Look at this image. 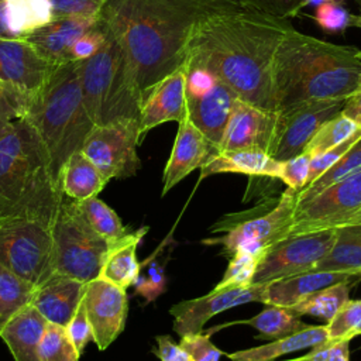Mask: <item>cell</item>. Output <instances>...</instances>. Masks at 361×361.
<instances>
[{
	"mask_svg": "<svg viewBox=\"0 0 361 361\" xmlns=\"http://www.w3.org/2000/svg\"><path fill=\"white\" fill-rule=\"evenodd\" d=\"M244 7L238 0H104L99 18L123 47L142 103L159 80L183 65L190 41L207 20Z\"/></svg>",
	"mask_w": 361,
	"mask_h": 361,
	"instance_id": "6da1fadb",
	"label": "cell"
},
{
	"mask_svg": "<svg viewBox=\"0 0 361 361\" xmlns=\"http://www.w3.org/2000/svg\"><path fill=\"white\" fill-rule=\"evenodd\" d=\"M292 27L289 18L250 7L214 16L195 34L183 66L207 72L238 99L276 111L272 68Z\"/></svg>",
	"mask_w": 361,
	"mask_h": 361,
	"instance_id": "7a4b0ae2",
	"label": "cell"
},
{
	"mask_svg": "<svg viewBox=\"0 0 361 361\" xmlns=\"http://www.w3.org/2000/svg\"><path fill=\"white\" fill-rule=\"evenodd\" d=\"M357 52L292 27L276 49L272 68L276 111L306 102L345 100L361 82Z\"/></svg>",
	"mask_w": 361,
	"mask_h": 361,
	"instance_id": "3957f363",
	"label": "cell"
},
{
	"mask_svg": "<svg viewBox=\"0 0 361 361\" xmlns=\"http://www.w3.org/2000/svg\"><path fill=\"white\" fill-rule=\"evenodd\" d=\"M23 120L37 135L45 154L49 176L61 188V175L68 158L82 149L94 127L82 96L76 62L58 65L45 85L31 99Z\"/></svg>",
	"mask_w": 361,
	"mask_h": 361,
	"instance_id": "277c9868",
	"label": "cell"
},
{
	"mask_svg": "<svg viewBox=\"0 0 361 361\" xmlns=\"http://www.w3.org/2000/svg\"><path fill=\"white\" fill-rule=\"evenodd\" d=\"M63 193L48 172L31 127L18 118L0 130V220L28 214L56 216Z\"/></svg>",
	"mask_w": 361,
	"mask_h": 361,
	"instance_id": "5b68a950",
	"label": "cell"
},
{
	"mask_svg": "<svg viewBox=\"0 0 361 361\" xmlns=\"http://www.w3.org/2000/svg\"><path fill=\"white\" fill-rule=\"evenodd\" d=\"M76 66L83 103L94 126L138 120L141 96L127 55L109 28L103 47L93 56L76 62Z\"/></svg>",
	"mask_w": 361,
	"mask_h": 361,
	"instance_id": "8992f818",
	"label": "cell"
},
{
	"mask_svg": "<svg viewBox=\"0 0 361 361\" xmlns=\"http://www.w3.org/2000/svg\"><path fill=\"white\" fill-rule=\"evenodd\" d=\"M55 217L28 214L0 220V264L37 288L55 275Z\"/></svg>",
	"mask_w": 361,
	"mask_h": 361,
	"instance_id": "52a82bcc",
	"label": "cell"
},
{
	"mask_svg": "<svg viewBox=\"0 0 361 361\" xmlns=\"http://www.w3.org/2000/svg\"><path fill=\"white\" fill-rule=\"evenodd\" d=\"M52 237L55 274L83 283L99 278L110 244L89 226L76 202L65 195L52 226Z\"/></svg>",
	"mask_w": 361,
	"mask_h": 361,
	"instance_id": "ba28073f",
	"label": "cell"
},
{
	"mask_svg": "<svg viewBox=\"0 0 361 361\" xmlns=\"http://www.w3.org/2000/svg\"><path fill=\"white\" fill-rule=\"evenodd\" d=\"M298 204V190L286 188V190L274 200L267 210L257 207L247 217L235 219L233 214L216 223L213 231H226L224 235L203 240L204 244L221 245V255L231 257L235 252H250L262 255L272 244L288 237L292 216Z\"/></svg>",
	"mask_w": 361,
	"mask_h": 361,
	"instance_id": "9c48e42d",
	"label": "cell"
},
{
	"mask_svg": "<svg viewBox=\"0 0 361 361\" xmlns=\"http://www.w3.org/2000/svg\"><path fill=\"white\" fill-rule=\"evenodd\" d=\"M361 223V171L298 203L288 237Z\"/></svg>",
	"mask_w": 361,
	"mask_h": 361,
	"instance_id": "30bf717a",
	"label": "cell"
},
{
	"mask_svg": "<svg viewBox=\"0 0 361 361\" xmlns=\"http://www.w3.org/2000/svg\"><path fill=\"white\" fill-rule=\"evenodd\" d=\"M140 142L138 120L124 118L94 126L80 151L109 182L110 179H123L137 173L141 168L137 154Z\"/></svg>",
	"mask_w": 361,
	"mask_h": 361,
	"instance_id": "8fae6325",
	"label": "cell"
},
{
	"mask_svg": "<svg viewBox=\"0 0 361 361\" xmlns=\"http://www.w3.org/2000/svg\"><path fill=\"white\" fill-rule=\"evenodd\" d=\"M185 72L186 116L216 151L238 97L227 85L207 72L188 68H185Z\"/></svg>",
	"mask_w": 361,
	"mask_h": 361,
	"instance_id": "7c38bea8",
	"label": "cell"
},
{
	"mask_svg": "<svg viewBox=\"0 0 361 361\" xmlns=\"http://www.w3.org/2000/svg\"><path fill=\"white\" fill-rule=\"evenodd\" d=\"M336 231L323 230L286 237L262 254L252 283H267L312 271L334 244Z\"/></svg>",
	"mask_w": 361,
	"mask_h": 361,
	"instance_id": "4fadbf2b",
	"label": "cell"
},
{
	"mask_svg": "<svg viewBox=\"0 0 361 361\" xmlns=\"http://www.w3.org/2000/svg\"><path fill=\"white\" fill-rule=\"evenodd\" d=\"M343 99L306 102L276 111V138L272 158L286 161L303 152L320 126L341 111Z\"/></svg>",
	"mask_w": 361,
	"mask_h": 361,
	"instance_id": "5bb4252c",
	"label": "cell"
},
{
	"mask_svg": "<svg viewBox=\"0 0 361 361\" xmlns=\"http://www.w3.org/2000/svg\"><path fill=\"white\" fill-rule=\"evenodd\" d=\"M267 283H251L243 288L214 289L204 296L182 300L171 307L173 316V330L180 337L192 333H202L203 326L213 316L231 307L250 303L265 302Z\"/></svg>",
	"mask_w": 361,
	"mask_h": 361,
	"instance_id": "9a60e30c",
	"label": "cell"
},
{
	"mask_svg": "<svg viewBox=\"0 0 361 361\" xmlns=\"http://www.w3.org/2000/svg\"><path fill=\"white\" fill-rule=\"evenodd\" d=\"M83 305L92 326L93 341L103 351L124 330L128 313L126 289L96 278L86 283Z\"/></svg>",
	"mask_w": 361,
	"mask_h": 361,
	"instance_id": "2e32d148",
	"label": "cell"
},
{
	"mask_svg": "<svg viewBox=\"0 0 361 361\" xmlns=\"http://www.w3.org/2000/svg\"><path fill=\"white\" fill-rule=\"evenodd\" d=\"M276 111H268L237 99L223 138L214 152L259 149L272 157L276 138Z\"/></svg>",
	"mask_w": 361,
	"mask_h": 361,
	"instance_id": "e0dca14e",
	"label": "cell"
},
{
	"mask_svg": "<svg viewBox=\"0 0 361 361\" xmlns=\"http://www.w3.org/2000/svg\"><path fill=\"white\" fill-rule=\"evenodd\" d=\"M55 68L27 39L0 38V83L34 97Z\"/></svg>",
	"mask_w": 361,
	"mask_h": 361,
	"instance_id": "ac0fdd59",
	"label": "cell"
},
{
	"mask_svg": "<svg viewBox=\"0 0 361 361\" xmlns=\"http://www.w3.org/2000/svg\"><path fill=\"white\" fill-rule=\"evenodd\" d=\"M186 72L183 65L159 80L145 96L140 109V135L168 121L179 123L186 113Z\"/></svg>",
	"mask_w": 361,
	"mask_h": 361,
	"instance_id": "d6986e66",
	"label": "cell"
},
{
	"mask_svg": "<svg viewBox=\"0 0 361 361\" xmlns=\"http://www.w3.org/2000/svg\"><path fill=\"white\" fill-rule=\"evenodd\" d=\"M178 124L173 147L162 175V196L166 195L182 179H185L190 172L200 168L214 152V147L190 121L186 113Z\"/></svg>",
	"mask_w": 361,
	"mask_h": 361,
	"instance_id": "ffe728a7",
	"label": "cell"
},
{
	"mask_svg": "<svg viewBox=\"0 0 361 361\" xmlns=\"http://www.w3.org/2000/svg\"><path fill=\"white\" fill-rule=\"evenodd\" d=\"M97 17L65 16L54 17L27 37L34 49L51 65L66 63V54L72 44L96 23Z\"/></svg>",
	"mask_w": 361,
	"mask_h": 361,
	"instance_id": "44dd1931",
	"label": "cell"
},
{
	"mask_svg": "<svg viewBox=\"0 0 361 361\" xmlns=\"http://www.w3.org/2000/svg\"><path fill=\"white\" fill-rule=\"evenodd\" d=\"M85 288L86 283L75 278L55 274L37 288L31 305L49 323L66 327L83 299Z\"/></svg>",
	"mask_w": 361,
	"mask_h": 361,
	"instance_id": "7402d4cb",
	"label": "cell"
},
{
	"mask_svg": "<svg viewBox=\"0 0 361 361\" xmlns=\"http://www.w3.org/2000/svg\"><path fill=\"white\" fill-rule=\"evenodd\" d=\"M357 275L338 271H307L278 281L268 282L264 305L289 307L309 295L338 282L354 281Z\"/></svg>",
	"mask_w": 361,
	"mask_h": 361,
	"instance_id": "603a6c76",
	"label": "cell"
},
{
	"mask_svg": "<svg viewBox=\"0 0 361 361\" xmlns=\"http://www.w3.org/2000/svg\"><path fill=\"white\" fill-rule=\"evenodd\" d=\"M224 172L276 179L281 172V161L259 149H233L213 152L200 166L202 178Z\"/></svg>",
	"mask_w": 361,
	"mask_h": 361,
	"instance_id": "cb8c5ba5",
	"label": "cell"
},
{
	"mask_svg": "<svg viewBox=\"0 0 361 361\" xmlns=\"http://www.w3.org/2000/svg\"><path fill=\"white\" fill-rule=\"evenodd\" d=\"M48 320L28 305L14 314L0 330V338L7 344L14 361H39L38 345Z\"/></svg>",
	"mask_w": 361,
	"mask_h": 361,
	"instance_id": "d4e9b609",
	"label": "cell"
},
{
	"mask_svg": "<svg viewBox=\"0 0 361 361\" xmlns=\"http://www.w3.org/2000/svg\"><path fill=\"white\" fill-rule=\"evenodd\" d=\"M52 18L48 0H0V38L27 39Z\"/></svg>",
	"mask_w": 361,
	"mask_h": 361,
	"instance_id": "484cf974",
	"label": "cell"
},
{
	"mask_svg": "<svg viewBox=\"0 0 361 361\" xmlns=\"http://www.w3.org/2000/svg\"><path fill=\"white\" fill-rule=\"evenodd\" d=\"M147 233V227L127 233L123 238L109 245L103 258L99 278L114 283L121 289L130 288L140 272L137 247Z\"/></svg>",
	"mask_w": 361,
	"mask_h": 361,
	"instance_id": "4316f807",
	"label": "cell"
},
{
	"mask_svg": "<svg viewBox=\"0 0 361 361\" xmlns=\"http://www.w3.org/2000/svg\"><path fill=\"white\" fill-rule=\"evenodd\" d=\"M327 338V329L324 326H307L293 334L274 340L272 343L234 351L226 354L230 361H274L281 355L290 354L303 348H312L324 343Z\"/></svg>",
	"mask_w": 361,
	"mask_h": 361,
	"instance_id": "83f0119b",
	"label": "cell"
},
{
	"mask_svg": "<svg viewBox=\"0 0 361 361\" xmlns=\"http://www.w3.org/2000/svg\"><path fill=\"white\" fill-rule=\"evenodd\" d=\"M107 180L94 164L82 152H73L63 165L61 175L62 193L72 200H85L97 196Z\"/></svg>",
	"mask_w": 361,
	"mask_h": 361,
	"instance_id": "f1b7e54d",
	"label": "cell"
},
{
	"mask_svg": "<svg viewBox=\"0 0 361 361\" xmlns=\"http://www.w3.org/2000/svg\"><path fill=\"white\" fill-rule=\"evenodd\" d=\"M336 238L330 251L313 269L338 271L361 276V223L334 228Z\"/></svg>",
	"mask_w": 361,
	"mask_h": 361,
	"instance_id": "f546056e",
	"label": "cell"
},
{
	"mask_svg": "<svg viewBox=\"0 0 361 361\" xmlns=\"http://www.w3.org/2000/svg\"><path fill=\"white\" fill-rule=\"evenodd\" d=\"M240 323L248 324L258 330L261 334L257 338H281L303 330L309 324L303 323L300 316L295 314L289 307L265 305V307L254 317Z\"/></svg>",
	"mask_w": 361,
	"mask_h": 361,
	"instance_id": "4dcf8cb0",
	"label": "cell"
},
{
	"mask_svg": "<svg viewBox=\"0 0 361 361\" xmlns=\"http://www.w3.org/2000/svg\"><path fill=\"white\" fill-rule=\"evenodd\" d=\"M37 286L0 264V330L21 309L31 305Z\"/></svg>",
	"mask_w": 361,
	"mask_h": 361,
	"instance_id": "1f68e13d",
	"label": "cell"
},
{
	"mask_svg": "<svg viewBox=\"0 0 361 361\" xmlns=\"http://www.w3.org/2000/svg\"><path fill=\"white\" fill-rule=\"evenodd\" d=\"M351 282L353 281H345L323 288L302 299L300 302L289 306V309L298 316L310 314L322 317L326 322H329L338 312V309L350 299L348 295Z\"/></svg>",
	"mask_w": 361,
	"mask_h": 361,
	"instance_id": "d6a6232c",
	"label": "cell"
},
{
	"mask_svg": "<svg viewBox=\"0 0 361 361\" xmlns=\"http://www.w3.org/2000/svg\"><path fill=\"white\" fill-rule=\"evenodd\" d=\"M75 202L89 226L109 244H113L128 233L118 214L97 196Z\"/></svg>",
	"mask_w": 361,
	"mask_h": 361,
	"instance_id": "836d02e7",
	"label": "cell"
},
{
	"mask_svg": "<svg viewBox=\"0 0 361 361\" xmlns=\"http://www.w3.org/2000/svg\"><path fill=\"white\" fill-rule=\"evenodd\" d=\"M358 171H361V138L337 162H334L326 172H323L316 180H313L309 186L298 192V203L312 199L327 186Z\"/></svg>",
	"mask_w": 361,
	"mask_h": 361,
	"instance_id": "e575fe53",
	"label": "cell"
},
{
	"mask_svg": "<svg viewBox=\"0 0 361 361\" xmlns=\"http://www.w3.org/2000/svg\"><path fill=\"white\" fill-rule=\"evenodd\" d=\"M361 127L354 120H351L350 117H347L340 111L320 126V128L316 131V134L305 147L303 152L310 154V157L319 155L341 144L344 140L351 137Z\"/></svg>",
	"mask_w": 361,
	"mask_h": 361,
	"instance_id": "d590c367",
	"label": "cell"
},
{
	"mask_svg": "<svg viewBox=\"0 0 361 361\" xmlns=\"http://www.w3.org/2000/svg\"><path fill=\"white\" fill-rule=\"evenodd\" d=\"M80 354L72 343L66 327L49 323L38 345L39 361H79Z\"/></svg>",
	"mask_w": 361,
	"mask_h": 361,
	"instance_id": "8d00e7d4",
	"label": "cell"
},
{
	"mask_svg": "<svg viewBox=\"0 0 361 361\" xmlns=\"http://www.w3.org/2000/svg\"><path fill=\"white\" fill-rule=\"evenodd\" d=\"M329 340H351L361 334V299H348L326 324Z\"/></svg>",
	"mask_w": 361,
	"mask_h": 361,
	"instance_id": "74e56055",
	"label": "cell"
},
{
	"mask_svg": "<svg viewBox=\"0 0 361 361\" xmlns=\"http://www.w3.org/2000/svg\"><path fill=\"white\" fill-rule=\"evenodd\" d=\"M261 257L262 255L259 254L250 252H235L234 255H231L228 267L214 289L243 288L251 285Z\"/></svg>",
	"mask_w": 361,
	"mask_h": 361,
	"instance_id": "f35d334b",
	"label": "cell"
},
{
	"mask_svg": "<svg viewBox=\"0 0 361 361\" xmlns=\"http://www.w3.org/2000/svg\"><path fill=\"white\" fill-rule=\"evenodd\" d=\"M106 38L107 27L97 16L96 23L87 28L69 48L66 54V62H80L93 56L103 47Z\"/></svg>",
	"mask_w": 361,
	"mask_h": 361,
	"instance_id": "ab89813d",
	"label": "cell"
},
{
	"mask_svg": "<svg viewBox=\"0 0 361 361\" xmlns=\"http://www.w3.org/2000/svg\"><path fill=\"white\" fill-rule=\"evenodd\" d=\"M133 285L135 288V293L142 295L147 302L154 300L165 289L164 265L152 257L144 264H140V272Z\"/></svg>",
	"mask_w": 361,
	"mask_h": 361,
	"instance_id": "60d3db41",
	"label": "cell"
},
{
	"mask_svg": "<svg viewBox=\"0 0 361 361\" xmlns=\"http://www.w3.org/2000/svg\"><path fill=\"white\" fill-rule=\"evenodd\" d=\"M32 97L16 87L0 83V130L10 123L23 118Z\"/></svg>",
	"mask_w": 361,
	"mask_h": 361,
	"instance_id": "b9f144b4",
	"label": "cell"
},
{
	"mask_svg": "<svg viewBox=\"0 0 361 361\" xmlns=\"http://www.w3.org/2000/svg\"><path fill=\"white\" fill-rule=\"evenodd\" d=\"M314 20L324 31L337 34L353 27L354 16L336 1H324L317 7Z\"/></svg>",
	"mask_w": 361,
	"mask_h": 361,
	"instance_id": "7bdbcfd3",
	"label": "cell"
},
{
	"mask_svg": "<svg viewBox=\"0 0 361 361\" xmlns=\"http://www.w3.org/2000/svg\"><path fill=\"white\" fill-rule=\"evenodd\" d=\"M361 138V128L358 131H355L351 137H348L347 140H344L341 144L312 157L310 159V169H309V175H307V180L305 183L303 188L309 186L313 180H316L323 172H326L334 162H337L358 140ZM302 188V189H303Z\"/></svg>",
	"mask_w": 361,
	"mask_h": 361,
	"instance_id": "ee69618b",
	"label": "cell"
},
{
	"mask_svg": "<svg viewBox=\"0 0 361 361\" xmlns=\"http://www.w3.org/2000/svg\"><path fill=\"white\" fill-rule=\"evenodd\" d=\"M179 344L189 354L190 361H219L221 355H226L212 343L210 334H203V331L182 336Z\"/></svg>",
	"mask_w": 361,
	"mask_h": 361,
	"instance_id": "f6af8a7d",
	"label": "cell"
},
{
	"mask_svg": "<svg viewBox=\"0 0 361 361\" xmlns=\"http://www.w3.org/2000/svg\"><path fill=\"white\" fill-rule=\"evenodd\" d=\"M310 159V154L300 152L296 157H292L286 161H281V172L278 179H281L288 188L299 192L307 180Z\"/></svg>",
	"mask_w": 361,
	"mask_h": 361,
	"instance_id": "bcb514c9",
	"label": "cell"
},
{
	"mask_svg": "<svg viewBox=\"0 0 361 361\" xmlns=\"http://www.w3.org/2000/svg\"><path fill=\"white\" fill-rule=\"evenodd\" d=\"M285 361H350V340H326L307 354Z\"/></svg>",
	"mask_w": 361,
	"mask_h": 361,
	"instance_id": "7dc6e473",
	"label": "cell"
},
{
	"mask_svg": "<svg viewBox=\"0 0 361 361\" xmlns=\"http://www.w3.org/2000/svg\"><path fill=\"white\" fill-rule=\"evenodd\" d=\"M54 17H97L104 0H48Z\"/></svg>",
	"mask_w": 361,
	"mask_h": 361,
	"instance_id": "c3c4849f",
	"label": "cell"
},
{
	"mask_svg": "<svg viewBox=\"0 0 361 361\" xmlns=\"http://www.w3.org/2000/svg\"><path fill=\"white\" fill-rule=\"evenodd\" d=\"M66 331L72 340V343L75 344L78 353L82 355L83 348L86 347V344L89 341H93V333H92V326L89 323L87 314H86V309L83 305V299L78 307V310L75 312L73 317L71 319V322L66 326Z\"/></svg>",
	"mask_w": 361,
	"mask_h": 361,
	"instance_id": "681fc988",
	"label": "cell"
},
{
	"mask_svg": "<svg viewBox=\"0 0 361 361\" xmlns=\"http://www.w3.org/2000/svg\"><path fill=\"white\" fill-rule=\"evenodd\" d=\"M157 344L154 353L161 361H190L189 354L169 336H157Z\"/></svg>",
	"mask_w": 361,
	"mask_h": 361,
	"instance_id": "f907efd6",
	"label": "cell"
},
{
	"mask_svg": "<svg viewBox=\"0 0 361 361\" xmlns=\"http://www.w3.org/2000/svg\"><path fill=\"white\" fill-rule=\"evenodd\" d=\"M268 11L279 17H293L306 6V0H265Z\"/></svg>",
	"mask_w": 361,
	"mask_h": 361,
	"instance_id": "816d5d0a",
	"label": "cell"
},
{
	"mask_svg": "<svg viewBox=\"0 0 361 361\" xmlns=\"http://www.w3.org/2000/svg\"><path fill=\"white\" fill-rule=\"evenodd\" d=\"M341 113L354 120L361 127V82L355 90L348 97H345Z\"/></svg>",
	"mask_w": 361,
	"mask_h": 361,
	"instance_id": "f5cc1de1",
	"label": "cell"
},
{
	"mask_svg": "<svg viewBox=\"0 0 361 361\" xmlns=\"http://www.w3.org/2000/svg\"><path fill=\"white\" fill-rule=\"evenodd\" d=\"M353 27H358V28H361V10H360V14H358V16H354Z\"/></svg>",
	"mask_w": 361,
	"mask_h": 361,
	"instance_id": "db71d44e",
	"label": "cell"
},
{
	"mask_svg": "<svg viewBox=\"0 0 361 361\" xmlns=\"http://www.w3.org/2000/svg\"><path fill=\"white\" fill-rule=\"evenodd\" d=\"M357 56L361 59V51H360V49H358V52H357Z\"/></svg>",
	"mask_w": 361,
	"mask_h": 361,
	"instance_id": "11a10c76",
	"label": "cell"
},
{
	"mask_svg": "<svg viewBox=\"0 0 361 361\" xmlns=\"http://www.w3.org/2000/svg\"><path fill=\"white\" fill-rule=\"evenodd\" d=\"M354 1H357V3H361V0H354Z\"/></svg>",
	"mask_w": 361,
	"mask_h": 361,
	"instance_id": "9f6ffc18",
	"label": "cell"
}]
</instances>
